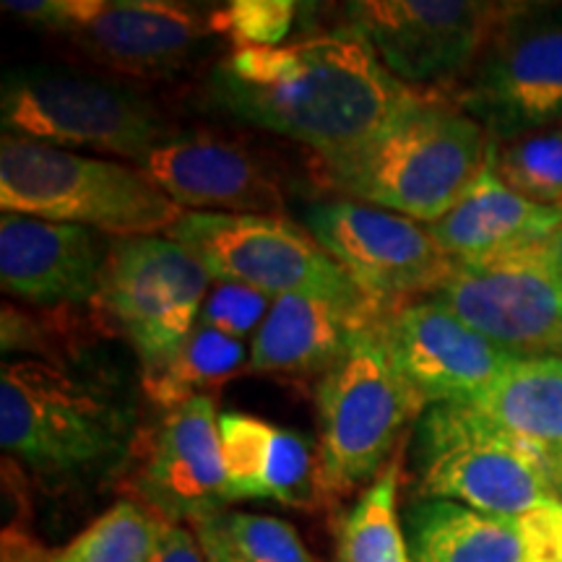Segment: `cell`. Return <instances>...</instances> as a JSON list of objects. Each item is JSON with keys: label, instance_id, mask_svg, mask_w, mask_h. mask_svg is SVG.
<instances>
[{"label": "cell", "instance_id": "cell-29", "mask_svg": "<svg viewBox=\"0 0 562 562\" xmlns=\"http://www.w3.org/2000/svg\"><path fill=\"white\" fill-rule=\"evenodd\" d=\"M229 542L248 562H313L290 524L261 513H220Z\"/></svg>", "mask_w": 562, "mask_h": 562}, {"label": "cell", "instance_id": "cell-1", "mask_svg": "<svg viewBox=\"0 0 562 562\" xmlns=\"http://www.w3.org/2000/svg\"><path fill=\"white\" fill-rule=\"evenodd\" d=\"M417 94L351 30L232 50L209 76L216 110L300 140L315 157L364 144Z\"/></svg>", "mask_w": 562, "mask_h": 562}, {"label": "cell", "instance_id": "cell-37", "mask_svg": "<svg viewBox=\"0 0 562 562\" xmlns=\"http://www.w3.org/2000/svg\"><path fill=\"white\" fill-rule=\"evenodd\" d=\"M558 294H560V313H562V273H560V279H558Z\"/></svg>", "mask_w": 562, "mask_h": 562}, {"label": "cell", "instance_id": "cell-26", "mask_svg": "<svg viewBox=\"0 0 562 562\" xmlns=\"http://www.w3.org/2000/svg\"><path fill=\"white\" fill-rule=\"evenodd\" d=\"M492 170L510 191L544 206H562V128L492 140Z\"/></svg>", "mask_w": 562, "mask_h": 562}, {"label": "cell", "instance_id": "cell-25", "mask_svg": "<svg viewBox=\"0 0 562 562\" xmlns=\"http://www.w3.org/2000/svg\"><path fill=\"white\" fill-rule=\"evenodd\" d=\"M339 562H412L398 518V461L389 463L339 526Z\"/></svg>", "mask_w": 562, "mask_h": 562}, {"label": "cell", "instance_id": "cell-21", "mask_svg": "<svg viewBox=\"0 0 562 562\" xmlns=\"http://www.w3.org/2000/svg\"><path fill=\"white\" fill-rule=\"evenodd\" d=\"M372 326L331 300L286 294L271 302L263 326L252 336V372L305 375L326 372L347 349L357 328Z\"/></svg>", "mask_w": 562, "mask_h": 562}, {"label": "cell", "instance_id": "cell-22", "mask_svg": "<svg viewBox=\"0 0 562 562\" xmlns=\"http://www.w3.org/2000/svg\"><path fill=\"white\" fill-rule=\"evenodd\" d=\"M492 430L550 453L562 446V357L524 355L467 404Z\"/></svg>", "mask_w": 562, "mask_h": 562}, {"label": "cell", "instance_id": "cell-23", "mask_svg": "<svg viewBox=\"0 0 562 562\" xmlns=\"http://www.w3.org/2000/svg\"><path fill=\"white\" fill-rule=\"evenodd\" d=\"M406 542L412 562H524L518 521L448 501L414 505Z\"/></svg>", "mask_w": 562, "mask_h": 562}, {"label": "cell", "instance_id": "cell-2", "mask_svg": "<svg viewBox=\"0 0 562 562\" xmlns=\"http://www.w3.org/2000/svg\"><path fill=\"white\" fill-rule=\"evenodd\" d=\"M492 140L451 97L419 91L364 144L313 157L311 170L323 191L339 199L435 224L487 170Z\"/></svg>", "mask_w": 562, "mask_h": 562}, {"label": "cell", "instance_id": "cell-27", "mask_svg": "<svg viewBox=\"0 0 562 562\" xmlns=\"http://www.w3.org/2000/svg\"><path fill=\"white\" fill-rule=\"evenodd\" d=\"M161 518L133 501L115 503L89 524L55 562H151Z\"/></svg>", "mask_w": 562, "mask_h": 562}, {"label": "cell", "instance_id": "cell-7", "mask_svg": "<svg viewBox=\"0 0 562 562\" xmlns=\"http://www.w3.org/2000/svg\"><path fill=\"white\" fill-rule=\"evenodd\" d=\"M165 235L191 250L216 281H237L271 300L286 294L331 300L368 323L383 315L311 229L286 216L186 211Z\"/></svg>", "mask_w": 562, "mask_h": 562}, {"label": "cell", "instance_id": "cell-10", "mask_svg": "<svg viewBox=\"0 0 562 562\" xmlns=\"http://www.w3.org/2000/svg\"><path fill=\"white\" fill-rule=\"evenodd\" d=\"M3 11L70 40L97 66L138 79L186 68L214 32V11L165 0H5Z\"/></svg>", "mask_w": 562, "mask_h": 562}, {"label": "cell", "instance_id": "cell-15", "mask_svg": "<svg viewBox=\"0 0 562 562\" xmlns=\"http://www.w3.org/2000/svg\"><path fill=\"white\" fill-rule=\"evenodd\" d=\"M131 456L136 503L161 521L193 526L224 513L229 503L220 414L211 396L165 412L151 430L133 440Z\"/></svg>", "mask_w": 562, "mask_h": 562}, {"label": "cell", "instance_id": "cell-32", "mask_svg": "<svg viewBox=\"0 0 562 562\" xmlns=\"http://www.w3.org/2000/svg\"><path fill=\"white\" fill-rule=\"evenodd\" d=\"M151 562H206L199 537L191 526L161 521L159 542Z\"/></svg>", "mask_w": 562, "mask_h": 562}, {"label": "cell", "instance_id": "cell-6", "mask_svg": "<svg viewBox=\"0 0 562 562\" xmlns=\"http://www.w3.org/2000/svg\"><path fill=\"white\" fill-rule=\"evenodd\" d=\"M3 136L94 149L136 165L175 138L157 104L140 91L100 76L63 68L9 70L0 91Z\"/></svg>", "mask_w": 562, "mask_h": 562}, {"label": "cell", "instance_id": "cell-30", "mask_svg": "<svg viewBox=\"0 0 562 562\" xmlns=\"http://www.w3.org/2000/svg\"><path fill=\"white\" fill-rule=\"evenodd\" d=\"M271 302L269 294L252 290V286L237 284V281H220L203 300L199 326L214 328V331L243 341L245 336L258 334L271 311Z\"/></svg>", "mask_w": 562, "mask_h": 562}, {"label": "cell", "instance_id": "cell-11", "mask_svg": "<svg viewBox=\"0 0 562 562\" xmlns=\"http://www.w3.org/2000/svg\"><path fill=\"white\" fill-rule=\"evenodd\" d=\"M451 100L492 138L562 121V9L516 3Z\"/></svg>", "mask_w": 562, "mask_h": 562}, {"label": "cell", "instance_id": "cell-35", "mask_svg": "<svg viewBox=\"0 0 562 562\" xmlns=\"http://www.w3.org/2000/svg\"><path fill=\"white\" fill-rule=\"evenodd\" d=\"M542 256H544V261L550 263L554 271L562 273V227L554 232L550 240L542 245Z\"/></svg>", "mask_w": 562, "mask_h": 562}, {"label": "cell", "instance_id": "cell-9", "mask_svg": "<svg viewBox=\"0 0 562 562\" xmlns=\"http://www.w3.org/2000/svg\"><path fill=\"white\" fill-rule=\"evenodd\" d=\"M211 281L199 258L167 235L121 237L110 245L91 311L97 326L123 336L149 372L193 331Z\"/></svg>", "mask_w": 562, "mask_h": 562}, {"label": "cell", "instance_id": "cell-16", "mask_svg": "<svg viewBox=\"0 0 562 562\" xmlns=\"http://www.w3.org/2000/svg\"><path fill=\"white\" fill-rule=\"evenodd\" d=\"M375 334L393 368L425 406L474 402L524 357L484 339L427 297L383 313L375 321Z\"/></svg>", "mask_w": 562, "mask_h": 562}, {"label": "cell", "instance_id": "cell-33", "mask_svg": "<svg viewBox=\"0 0 562 562\" xmlns=\"http://www.w3.org/2000/svg\"><path fill=\"white\" fill-rule=\"evenodd\" d=\"M191 529L195 531V537H199L201 550L206 554V562H248L240 552H237V547L229 542L227 533H224L220 524V513H216V516L201 518V521H195Z\"/></svg>", "mask_w": 562, "mask_h": 562}, {"label": "cell", "instance_id": "cell-38", "mask_svg": "<svg viewBox=\"0 0 562 562\" xmlns=\"http://www.w3.org/2000/svg\"><path fill=\"white\" fill-rule=\"evenodd\" d=\"M544 456H558V459H562V446L554 448V451H550V453H544Z\"/></svg>", "mask_w": 562, "mask_h": 562}, {"label": "cell", "instance_id": "cell-24", "mask_svg": "<svg viewBox=\"0 0 562 562\" xmlns=\"http://www.w3.org/2000/svg\"><path fill=\"white\" fill-rule=\"evenodd\" d=\"M248 364L250 355L245 341L195 323L172 357H167L159 368L144 372L140 383L151 404L172 412L195 396H206L203 391L229 381Z\"/></svg>", "mask_w": 562, "mask_h": 562}, {"label": "cell", "instance_id": "cell-12", "mask_svg": "<svg viewBox=\"0 0 562 562\" xmlns=\"http://www.w3.org/2000/svg\"><path fill=\"white\" fill-rule=\"evenodd\" d=\"M305 227L381 313L430 297L456 263L430 224L360 201L328 199L305 209Z\"/></svg>", "mask_w": 562, "mask_h": 562}, {"label": "cell", "instance_id": "cell-28", "mask_svg": "<svg viewBox=\"0 0 562 562\" xmlns=\"http://www.w3.org/2000/svg\"><path fill=\"white\" fill-rule=\"evenodd\" d=\"M297 11L294 0H235L214 9V32L232 42V50L279 47L292 32Z\"/></svg>", "mask_w": 562, "mask_h": 562}, {"label": "cell", "instance_id": "cell-4", "mask_svg": "<svg viewBox=\"0 0 562 562\" xmlns=\"http://www.w3.org/2000/svg\"><path fill=\"white\" fill-rule=\"evenodd\" d=\"M3 214L81 224L112 237L165 235L186 211L140 165L87 157L40 140H0Z\"/></svg>", "mask_w": 562, "mask_h": 562}, {"label": "cell", "instance_id": "cell-17", "mask_svg": "<svg viewBox=\"0 0 562 562\" xmlns=\"http://www.w3.org/2000/svg\"><path fill=\"white\" fill-rule=\"evenodd\" d=\"M110 245L81 224L3 214L0 284L11 297L50 311L91 305L102 286Z\"/></svg>", "mask_w": 562, "mask_h": 562}, {"label": "cell", "instance_id": "cell-31", "mask_svg": "<svg viewBox=\"0 0 562 562\" xmlns=\"http://www.w3.org/2000/svg\"><path fill=\"white\" fill-rule=\"evenodd\" d=\"M524 542V562H562V503L539 505L518 518Z\"/></svg>", "mask_w": 562, "mask_h": 562}, {"label": "cell", "instance_id": "cell-20", "mask_svg": "<svg viewBox=\"0 0 562 562\" xmlns=\"http://www.w3.org/2000/svg\"><path fill=\"white\" fill-rule=\"evenodd\" d=\"M560 227L562 206H544L510 191L492 170V161L451 214L430 224L435 240L456 266L542 248Z\"/></svg>", "mask_w": 562, "mask_h": 562}, {"label": "cell", "instance_id": "cell-36", "mask_svg": "<svg viewBox=\"0 0 562 562\" xmlns=\"http://www.w3.org/2000/svg\"><path fill=\"white\" fill-rule=\"evenodd\" d=\"M544 461H547V472H550L554 497L562 503V459H558V456H544Z\"/></svg>", "mask_w": 562, "mask_h": 562}, {"label": "cell", "instance_id": "cell-19", "mask_svg": "<svg viewBox=\"0 0 562 562\" xmlns=\"http://www.w3.org/2000/svg\"><path fill=\"white\" fill-rule=\"evenodd\" d=\"M227 497L313 508L323 497L321 461L311 440L250 414H220Z\"/></svg>", "mask_w": 562, "mask_h": 562}, {"label": "cell", "instance_id": "cell-34", "mask_svg": "<svg viewBox=\"0 0 562 562\" xmlns=\"http://www.w3.org/2000/svg\"><path fill=\"white\" fill-rule=\"evenodd\" d=\"M3 562H55V558L42 550L30 533L11 526L3 531Z\"/></svg>", "mask_w": 562, "mask_h": 562}, {"label": "cell", "instance_id": "cell-14", "mask_svg": "<svg viewBox=\"0 0 562 562\" xmlns=\"http://www.w3.org/2000/svg\"><path fill=\"white\" fill-rule=\"evenodd\" d=\"M558 279L542 248H533L497 261L456 266L427 300L497 347L562 357Z\"/></svg>", "mask_w": 562, "mask_h": 562}, {"label": "cell", "instance_id": "cell-18", "mask_svg": "<svg viewBox=\"0 0 562 562\" xmlns=\"http://www.w3.org/2000/svg\"><path fill=\"white\" fill-rule=\"evenodd\" d=\"M140 167L182 211L284 216V193L273 175L227 140L170 138Z\"/></svg>", "mask_w": 562, "mask_h": 562}, {"label": "cell", "instance_id": "cell-5", "mask_svg": "<svg viewBox=\"0 0 562 562\" xmlns=\"http://www.w3.org/2000/svg\"><path fill=\"white\" fill-rule=\"evenodd\" d=\"M315 406L323 497H344L375 482L406 425L427 409L393 368L375 323L357 328L323 372Z\"/></svg>", "mask_w": 562, "mask_h": 562}, {"label": "cell", "instance_id": "cell-13", "mask_svg": "<svg viewBox=\"0 0 562 562\" xmlns=\"http://www.w3.org/2000/svg\"><path fill=\"white\" fill-rule=\"evenodd\" d=\"M516 3L480 0H360L347 5L349 30L412 89H442L469 76Z\"/></svg>", "mask_w": 562, "mask_h": 562}, {"label": "cell", "instance_id": "cell-8", "mask_svg": "<svg viewBox=\"0 0 562 562\" xmlns=\"http://www.w3.org/2000/svg\"><path fill=\"white\" fill-rule=\"evenodd\" d=\"M419 451L425 501L513 521L554 501L544 453L492 430L467 404L430 406L419 425Z\"/></svg>", "mask_w": 562, "mask_h": 562}, {"label": "cell", "instance_id": "cell-3", "mask_svg": "<svg viewBox=\"0 0 562 562\" xmlns=\"http://www.w3.org/2000/svg\"><path fill=\"white\" fill-rule=\"evenodd\" d=\"M136 435L131 417L97 385L42 360L0 370V446L53 487H70L117 467Z\"/></svg>", "mask_w": 562, "mask_h": 562}]
</instances>
